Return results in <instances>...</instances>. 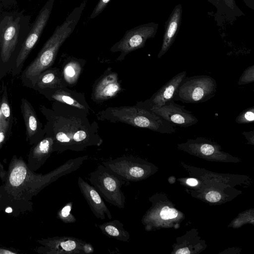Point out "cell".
I'll return each instance as SVG.
<instances>
[{
  "instance_id": "6da1fadb",
  "label": "cell",
  "mask_w": 254,
  "mask_h": 254,
  "mask_svg": "<svg viewBox=\"0 0 254 254\" xmlns=\"http://www.w3.org/2000/svg\"><path fill=\"white\" fill-rule=\"evenodd\" d=\"M88 158V155L70 159L54 170L45 174L31 170L21 157L14 155L0 186V207L12 210H27L30 200L44 188L60 177L78 169Z\"/></svg>"
},
{
  "instance_id": "7a4b0ae2",
  "label": "cell",
  "mask_w": 254,
  "mask_h": 254,
  "mask_svg": "<svg viewBox=\"0 0 254 254\" xmlns=\"http://www.w3.org/2000/svg\"><path fill=\"white\" fill-rule=\"evenodd\" d=\"M49 116L47 135L54 139L53 151L62 153L69 150L82 151L86 148L99 146L103 139L95 121L91 122L86 111L56 102Z\"/></svg>"
},
{
  "instance_id": "3957f363",
  "label": "cell",
  "mask_w": 254,
  "mask_h": 254,
  "mask_svg": "<svg viewBox=\"0 0 254 254\" xmlns=\"http://www.w3.org/2000/svg\"><path fill=\"white\" fill-rule=\"evenodd\" d=\"M86 5L84 0L73 8L64 21L57 26L36 58L27 67L25 76L33 83L41 73L53 65L61 47L74 31Z\"/></svg>"
},
{
  "instance_id": "277c9868",
  "label": "cell",
  "mask_w": 254,
  "mask_h": 254,
  "mask_svg": "<svg viewBox=\"0 0 254 254\" xmlns=\"http://www.w3.org/2000/svg\"><path fill=\"white\" fill-rule=\"evenodd\" d=\"M98 120L122 123L162 133H172L176 128L172 124L151 110L135 105L108 107L97 114Z\"/></svg>"
},
{
  "instance_id": "5b68a950",
  "label": "cell",
  "mask_w": 254,
  "mask_h": 254,
  "mask_svg": "<svg viewBox=\"0 0 254 254\" xmlns=\"http://www.w3.org/2000/svg\"><path fill=\"white\" fill-rule=\"evenodd\" d=\"M89 181L107 202L119 208H124L126 196L121 190L126 181L104 166L99 165L89 174Z\"/></svg>"
},
{
  "instance_id": "8992f818",
  "label": "cell",
  "mask_w": 254,
  "mask_h": 254,
  "mask_svg": "<svg viewBox=\"0 0 254 254\" xmlns=\"http://www.w3.org/2000/svg\"><path fill=\"white\" fill-rule=\"evenodd\" d=\"M217 83L213 77L205 75L185 77L180 84L173 100L185 103H200L213 97Z\"/></svg>"
},
{
  "instance_id": "52a82bcc",
  "label": "cell",
  "mask_w": 254,
  "mask_h": 254,
  "mask_svg": "<svg viewBox=\"0 0 254 254\" xmlns=\"http://www.w3.org/2000/svg\"><path fill=\"white\" fill-rule=\"evenodd\" d=\"M158 26L157 23L149 22L127 30L121 39L112 46L110 51L120 52L117 60L122 61L131 52L143 48L148 39L154 38Z\"/></svg>"
},
{
  "instance_id": "ba28073f",
  "label": "cell",
  "mask_w": 254,
  "mask_h": 254,
  "mask_svg": "<svg viewBox=\"0 0 254 254\" xmlns=\"http://www.w3.org/2000/svg\"><path fill=\"white\" fill-rule=\"evenodd\" d=\"M55 0H48L40 10L17 56V67L23 64L40 37L50 17Z\"/></svg>"
},
{
  "instance_id": "9c48e42d",
  "label": "cell",
  "mask_w": 254,
  "mask_h": 254,
  "mask_svg": "<svg viewBox=\"0 0 254 254\" xmlns=\"http://www.w3.org/2000/svg\"><path fill=\"white\" fill-rule=\"evenodd\" d=\"M37 242L41 246L35 251L43 254H84V246L86 242L70 236H56L42 238Z\"/></svg>"
},
{
  "instance_id": "30bf717a",
  "label": "cell",
  "mask_w": 254,
  "mask_h": 254,
  "mask_svg": "<svg viewBox=\"0 0 254 254\" xmlns=\"http://www.w3.org/2000/svg\"><path fill=\"white\" fill-rule=\"evenodd\" d=\"M112 172L118 175L126 182L143 179L146 170L143 163L131 156H124L102 162Z\"/></svg>"
},
{
  "instance_id": "8fae6325",
  "label": "cell",
  "mask_w": 254,
  "mask_h": 254,
  "mask_svg": "<svg viewBox=\"0 0 254 254\" xmlns=\"http://www.w3.org/2000/svg\"><path fill=\"white\" fill-rule=\"evenodd\" d=\"M21 28L20 16H6L0 26V57L3 62H7L14 52Z\"/></svg>"
},
{
  "instance_id": "7c38bea8",
  "label": "cell",
  "mask_w": 254,
  "mask_h": 254,
  "mask_svg": "<svg viewBox=\"0 0 254 254\" xmlns=\"http://www.w3.org/2000/svg\"><path fill=\"white\" fill-rule=\"evenodd\" d=\"M123 89L118 74L108 68L93 84L91 99L94 102L101 103L115 97Z\"/></svg>"
},
{
  "instance_id": "4fadbf2b",
  "label": "cell",
  "mask_w": 254,
  "mask_h": 254,
  "mask_svg": "<svg viewBox=\"0 0 254 254\" xmlns=\"http://www.w3.org/2000/svg\"><path fill=\"white\" fill-rule=\"evenodd\" d=\"M173 125L189 127L194 125L198 120L191 112L171 100L163 106L150 110Z\"/></svg>"
},
{
  "instance_id": "5bb4252c",
  "label": "cell",
  "mask_w": 254,
  "mask_h": 254,
  "mask_svg": "<svg viewBox=\"0 0 254 254\" xmlns=\"http://www.w3.org/2000/svg\"><path fill=\"white\" fill-rule=\"evenodd\" d=\"M186 75L187 71L185 70L178 73L162 86L149 99L144 101H138L136 105L149 110L163 106L168 101L173 100L180 84Z\"/></svg>"
},
{
  "instance_id": "9a60e30c",
  "label": "cell",
  "mask_w": 254,
  "mask_h": 254,
  "mask_svg": "<svg viewBox=\"0 0 254 254\" xmlns=\"http://www.w3.org/2000/svg\"><path fill=\"white\" fill-rule=\"evenodd\" d=\"M77 184L80 192L96 217L104 220L106 215L109 219H112V216L110 210L95 188L80 177L78 178Z\"/></svg>"
},
{
  "instance_id": "2e32d148",
  "label": "cell",
  "mask_w": 254,
  "mask_h": 254,
  "mask_svg": "<svg viewBox=\"0 0 254 254\" xmlns=\"http://www.w3.org/2000/svg\"><path fill=\"white\" fill-rule=\"evenodd\" d=\"M45 89L49 91L48 94L50 99L83 110L90 114V108L83 94L69 89L67 86Z\"/></svg>"
},
{
  "instance_id": "e0dca14e",
  "label": "cell",
  "mask_w": 254,
  "mask_h": 254,
  "mask_svg": "<svg viewBox=\"0 0 254 254\" xmlns=\"http://www.w3.org/2000/svg\"><path fill=\"white\" fill-rule=\"evenodd\" d=\"M54 139L47 135L30 149L27 159V166L35 172L42 167L53 152Z\"/></svg>"
},
{
  "instance_id": "ac0fdd59",
  "label": "cell",
  "mask_w": 254,
  "mask_h": 254,
  "mask_svg": "<svg viewBox=\"0 0 254 254\" xmlns=\"http://www.w3.org/2000/svg\"><path fill=\"white\" fill-rule=\"evenodd\" d=\"M182 13V5L178 4L174 8L166 21L162 44L157 56L158 58H161L173 44L181 25Z\"/></svg>"
},
{
  "instance_id": "d6986e66",
  "label": "cell",
  "mask_w": 254,
  "mask_h": 254,
  "mask_svg": "<svg viewBox=\"0 0 254 254\" xmlns=\"http://www.w3.org/2000/svg\"><path fill=\"white\" fill-rule=\"evenodd\" d=\"M217 8L215 20L218 25L224 22H230L237 17L244 15L237 5L235 0H207Z\"/></svg>"
},
{
  "instance_id": "ffe728a7",
  "label": "cell",
  "mask_w": 254,
  "mask_h": 254,
  "mask_svg": "<svg viewBox=\"0 0 254 254\" xmlns=\"http://www.w3.org/2000/svg\"><path fill=\"white\" fill-rule=\"evenodd\" d=\"M33 84L43 90L67 86L64 82L62 70L57 67L47 69L43 71Z\"/></svg>"
},
{
  "instance_id": "44dd1931",
  "label": "cell",
  "mask_w": 254,
  "mask_h": 254,
  "mask_svg": "<svg viewBox=\"0 0 254 254\" xmlns=\"http://www.w3.org/2000/svg\"><path fill=\"white\" fill-rule=\"evenodd\" d=\"M85 61L74 57H67L62 70L64 82L67 86L75 85L81 74Z\"/></svg>"
},
{
  "instance_id": "7402d4cb",
  "label": "cell",
  "mask_w": 254,
  "mask_h": 254,
  "mask_svg": "<svg viewBox=\"0 0 254 254\" xmlns=\"http://www.w3.org/2000/svg\"><path fill=\"white\" fill-rule=\"evenodd\" d=\"M102 233L107 237L127 242L130 239L129 232L124 228L123 224L115 219L98 225Z\"/></svg>"
},
{
  "instance_id": "603a6c76",
  "label": "cell",
  "mask_w": 254,
  "mask_h": 254,
  "mask_svg": "<svg viewBox=\"0 0 254 254\" xmlns=\"http://www.w3.org/2000/svg\"><path fill=\"white\" fill-rule=\"evenodd\" d=\"M21 109L26 127L27 140H31L38 132V120L32 106L24 98L21 100Z\"/></svg>"
},
{
  "instance_id": "cb8c5ba5",
  "label": "cell",
  "mask_w": 254,
  "mask_h": 254,
  "mask_svg": "<svg viewBox=\"0 0 254 254\" xmlns=\"http://www.w3.org/2000/svg\"><path fill=\"white\" fill-rule=\"evenodd\" d=\"M73 207V202H67L57 212V217L64 223H72L76 221L75 217L71 211Z\"/></svg>"
},
{
  "instance_id": "d4e9b609",
  "label": "cell",
  "mask_w": 254,
  "mask_h": 254,
  "mask_svg": "<svg viewBox=\"0 0 254 254\" xmlns=\"http://www.w3.org/2000/svg\"><path fill=\"white\" fill-rule=\"evenodd\" d=\"M235 122L238 124H250L254 122V106L245 109L237 117Z\"/></svg>"
},
{
  "instance_id": "484cf974",
  "label": "cell",
  "mask_w": 254,
  "mask_h": 254,
  "mask_svg": "<svg viewBox=\"0 0 254 254\" xmlns=\"http://www.w3.org/2000/svg\"><path fill=\"white\" fill-rule=\"evenodd\" d=\"M254 81V65L247 68L240 77L238 84L244 85Z\"/></svg>"
},
{
  "instance_id": "4316f807",
  "label": "cell",
  "mask_w": 254,
  "mask_h": 254,
  "mask_svg": "<svg viewBox=\"0 0 254 254\" xmlns=\"http://www.w3.org/2000/svg\"><path fill=\"white\" fill-rule=\"evenodd\" d=\"M9 122L2 116L0 118V150L8 138Z\"/></svg>"
},
{
  "instance_id": "83f0119b",
  "label": "cell",
  "mask_w": 254,
  "mask_h": 254,
  "mask_svg": "<svg viewBox=\"0 0 254 254\" xmlns=\"http://www.w3.org/2000/svg\"><path fill=\"white\" fill-rule=\"evenodd\" d=\"M0 109L4 118L9 122L10 118V109L8 103L6 89L5 88L0 102Z\"/></svg>"
},
{
  "instance_id": "f1b7e54d",
  "label": "cell",
  "mask_w": 254,
  "mask_h": 254,
  "mask_svg": "<svg viewBox=\"0 0 254 254\" xmlns=\"http://www.w3.org/2000/svg\"><path fill=\"white\" fill-rule=\"evenodd\" d=\"M111 0H99L93 10L89 19H94L98 16L106 8Z\"/></svg>"
},
{
  "instance_id": "f546056e",
  "label": "cell",
  "mask_w": 254,
  "mask_h": 254,
  "mask_svg": "<svg viewBox=\"0 0 254 254\" xmlns=\"http://www.w3.org/2000/svg\"><path fill=\"white\" fill-rule=\"evenodd\" d=\"M160 215L164 220L172 219L177 216L178 211L174 208H170L168 206H165L162 208Z\"/></svg>"
},
{
  "instance_id": "4dcf8cb0",
  "label": "cell",
  "mask_w": 254,
  "mask_h": 254,
  "mask_svg": "<svg viewBox=\"0 0 254 254\" xmlns=\"http://www.w3.org/2000/svg\"><path fill=\"white\" fill-rule=\"evenodd\" d=\"M200 151L204 155L208 156L212 155L215 151V146L210 143L206 142H201V144L199 146Z\"/></svg>"
},
{
  "instance_id": "1f68e13d",
  "label": "cell",
  "mask_w": 254,
  "mask_h": 254,
  "mask_svg": "<svg viewBox=\"0 0 254 254\" xmlns=\"http://www.w3.org/2000/svg\"><path fill=\"white\" fill-rule=\"evenodd\" d=\"M221 194L216 191H210L208 192L205 196L207 200L211 202H216L218 201L221 198Z\"/></svg>"
},
{
  "instance_id": "d6a6232c",
  "label": "cell",
  "mask_w": 254,
  "mask_h": 254,
  "mask_svg": "<svg viewBox=\"0 0 254 254\" xmlns=\"http://www.w3.org/2000/svg\"><path fill=\"white\" fill-rule=\"evenodd\" d=\"M18 251L12 248L0 247V254H18Z\"/></svg>"
},
{
  "instance_id": "836d02e7",
  "label": "cell",
  "mask_w": 254,
  "mask_h": 254,
  "mask_svg": "<svg viewBox=\"0 0 254 254\" xmlns=\"http://www.w3.org/2000/svg\"><path fill=\"white\" fill-rule=\"evenodd\" d=\"M190 253L188 248L180 249L176 252V254H190Z\"/></svg>"
},
{
  "instance_id": "e575fe53",
  "label": "cell",
  "mask_w": 254,
  "mask_h": 254,
  "mask_svg": "<svg viewBox=\"0 0 254 254\" xmlns=\"http://www.w3.org/2000/svg\"><path fill=\"white\" fill-rule=\"evenodd\" d=\"M187 184L191 186H195L197 185L198 181L193 178H189L187 180Z\"/></svg>"
},
{
  "instance_id": "d590c367",
  "label": "cell",
  "mask_w": 254,
  "mask_h": 254,
  "mask_svg": "<svg viewBox=\"0 0 254 254\" xmlns=\"http://www.w3.org/2000/svg\"><path fill=\"white\" fill-rule=\"evenodd\" d=\"M6 171L4 169V167L0 161V178L2 180L6 174Z\"/></svg>"
},
{
  "instance_id": "8d00e7d4",
  "label": "cell",
  "mask_w": 254,
  "mask_h": 254,
  "mask_svg": "<svg viewBox=\"0 0 254 254\" xmlns=\"http://www.w3.org/2000/svg\"><path fill=\"white\" fill-rule=\"evenodd\" d=\"M2 116H3V115H2V113H1V110H0V118Z\"/></svg>"
}]
</instances>
